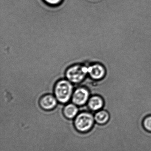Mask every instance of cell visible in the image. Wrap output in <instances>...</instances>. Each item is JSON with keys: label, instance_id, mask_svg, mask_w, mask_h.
<instances>
[{"label": "cell", "instance_id": "cell-1", "mask_svg": "<svg viewBox=\"0 0 151 151\" xmlns=\"http://www.w3.org/2000/svg\"><path fill=\"white\" fill-rule=\"evenodd\" d=\"M73 86L71 83L65 80L58 82L55 88V94L57 99L60 103H67L71 98Z\"/></svg>", "mask_w": 151, "mask_h": 151}, {"label": "cell", "instance_id": "cell-2", "mask_svg": "<svg viewBox=\"0 0 151 151\" xmlns=\"http://www.w3.org/2000/svg\"><path fill=\"white\" fill-rule=\"evenodd\" d=\"M95 121V118L90 113H81L75 118L74 127L79 132L86 133L92 128Z\"/></svg>", "mask_w": 151, "mask_h": 151}, {"label": "cell", "instance_id": "cell-3", "mask_svg": "<svg viewBox=\"0 0 151 151\" xmlns=\"http://www.w3.org/2000/svg\"><path fill=\"white\" fill-rule=\"evenodd\" d=\"M88 73V67L80 65H76L69 68L66 71V76L72 82L78 83L83 80Z\"/></svg>", "mask_w": 151, "mask_h": 151}, {"label": "cell", "instance_id": "cell-4", "mask_svg": "<svg viewBox=\"0 0 151 151\" xmlns=\"http://www.w3.org/2000/svg\"><path fill=\"white\" fill-rule=\"evenodd\" d=\"M88 69L90 77L96 81L102 80L106 74V69L101 63L94 64L88 67Z\"/></svg>", "mask_w": 151, "mask_h": 151}, {"label": "cell", "instance_id": "cell-5", "mask_svg": "<svg viewBox=\"0 0 151 151\" xmlns=\"http://www.w3.org/2000/svg\"><path fill=\"white\" fill-rule=\"evenodd\" d=\"M89 97V92L87 89L80 88L77 89L74 93L72 102L77 105L81 106L86 104Z\"/></svg>", "mask_w": 151, "mask_h": 151}, {"label": "cell", "instance_id": "cell-6", "mask_svg": "<svg viewBox=\"0 0 151 151\" xmlns=\"http://www.w3.org/2000/svg\"><path fill=\"white\" fill-rule=\"evenodd\" d=\"M104 104L103 98L99 95L92 96L89 100V107L93 111H100L103 108Z\"/></svg>", "mask_w": 151, "mask_h": 151}, {"label": "cell", "instance_id": "cell-7", "mask_svg": "<svg viewBox=\"0 0 151 151\" xmlns=\"http://www.w3.org/2000/svg\"><path fill=\"white\" fill-rule=\"evenodd\" d=\"M40 104L44 110H52L56 105V99L52 95H45L41 98Z\"/></svg>", "mask_w": 151, "mask_h": 151}, {"label": "cell", "instance_id": "cell-8", "mask_svg": "<svg viewBox=\"0 0 151 151\" xmlns=\"http://www.w3.org/2000/svg\"><path fill=\"white\" fill-rule=\"evenodd\" d=\"M95 120L98 125H104L107 124L111 119V114L106 110H101L95 114Z\"/></svg>", "mask_w": 151, "mask_h": 151}, {"label": "cell", "instance_id": "cell-9", "mask_svg": "<svg viewBox=\"0 0 151 151\" xmlns=\"http://www.w3.org/2000/svg\"><path fill=\"white\" fill-rule=\"evenodd\" d=\"M78 112V107L73 104H69L64 108V115L67 119H73L77 115Z\"/></svg>", "mask_w": 151, "mask_h": 151}, {"label": "cell", "instance_id": "cell-10", "mask_svg": "<svg viewBox=\"0 0 151 151\" xmlns=\"http://www.w3.org/2000/svg\"><path fill=\"white\" fill-rule=\"evenodd\" d=\"M142 124L143 127L147 132L151 133V114L144 118Z\"/></svg>", "mask_w": 151, "mask_h": 151}, {"label": "cell", "instance_id": "cell-11", "mask_svg": "<svg viewBox=\"0 0 151 151\" xmlns=\"http://www.w3.org/2000/svg\"><path fill=\"white\" fill-rule=\"evenodd\" d=\"M64 0H42L44 4L50 7H57L59 6Z\"/></svg>", "mask_w": 151, "mask_h": 151}]
</instances>
